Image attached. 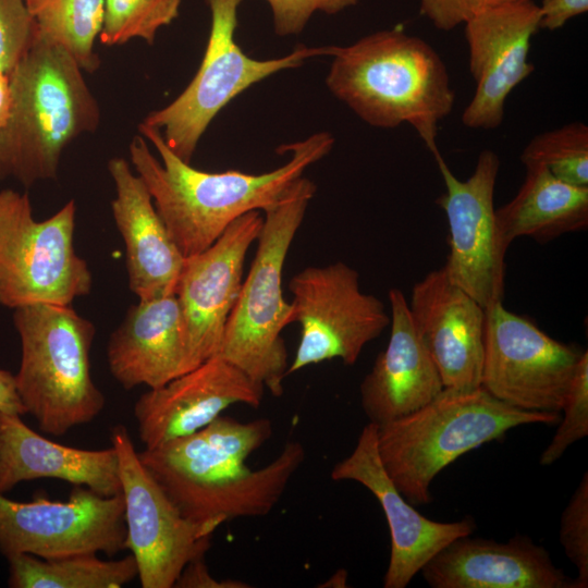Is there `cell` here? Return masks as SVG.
Listing matches in <instances>:
<instances>
[{
  "label": "cell",
  "instance_id": "6da1fadb",
  "mask_svg": "<svg viewBox=\"0 0 588 588\" xmlns=\"http://www.w3.org/2000/svg\"><path fill=\"white\" fill-rule=\"evenodd\" d=\"M130 144L136 174L148 188L157 212L184 257L209 247L238 217L269 208L311 164L332 149L328 132L283 145V166L261 174L236 170L206 172L180 159L160 131L140 123Z\"/></svg>",
  "mask_w": 588,
  "mask_h": 588
},
{
  "label": "cell",
  "instance_id": "7a4b0ae2",
  "mask_svg": "<svg viewBox=\"0 0 588 588\" xmlns=\"http://www.w3.org/2000/svg\"><path fill=\"white\" fill-rule=\"evenodd\" d=\"M326 84L363 121L393 128L407 123L433 157L439 123L452 111L455 91L439 53L400 28L333 46Z\"/></svg>",
  "mask_w": 588,
  "mask_h": 588
},
{
  "label": "cell",
  "instance_id": "3957f363",
  "mask_svg": "<svg viewBox=\"0 0 588 588\" xmlns=\"http://www.w3.org/2000/svg\"><path fill=\"white\" fill-rule=\"evenodd\" d=\"M82 69L38 37L9 75L11 110L0 131V181L25 186L58 175L66 146L99 125V106Z\"/></svg>",
  "mask_w": 588,
  "mask_h": 588
},
{
  "label": "cell",
  "instance_id": "277c9868",
  "mask_svg": "<svg viewBox=\"0 0 588 588\" xmlns=\"http://www.w3.org/2000/svg\"><path fill=\"white\" fill-rule=\"evenodd\" d=\"M560 414L527 412L495 399L481 385L444 388L417 411L378 427L381 463L413 505L431 501L430 485L448 465L520 425L555 424Z\"/></svg>",
  "mask_w": 588,
  "mask_h": 588
},
{
  "label": "cell",
  "instance_id": "5b68a950",
  "mask_svg": "<svg viewBox=\"0 0 588 588\" xmlns=\"http://www.w3.org/2000/svg\"><path fill=\"white\" fill-rule=\"evenodd\" d=\"M316 185L295 180L264 210L250 270L226 321L219 355L264 385L273 396L283 394L289 354L282 330L292 319L291 303L283 298L282 271Z\"/></svg>",
  "mask_w": 588,
  "mask_h": 588
},
{
  "label": "cell",
  "instance_id": "8992f818",
  "mask_svg": "<svg viewBox=\"0 0 588 588\" xmlns=\"http://www.w3.org/2000/svg\"><path fill=\"white\" fill-rule=\"evenodd\" d=\"M13 310L21 341L14 376L26 413L42 432L57 437L95 419L105 396L90 373L94 323L70 305L42 303Z\"/></svg>",
  "mask_w": 588,
  "mask_h": 588
},
{
  "label": "cell",
  "instance_id": "52a82bcc",
  "mask_svg": "<svg viewBox=\"0 0 588 588\" xmlns=\"http://www.w3.org/2000/svg\"><path fill=\"white\" fill-rule=\"evenodd\" d=\"M75 217L71 199L37 221L26 193L0 191V305H71L90 292L91 272L74 247Z\"/></svg>",
  "mask_w": 588,
  "mask_h": 588
},
{
  "label": "cell",
  "instance_id": "ba28073f",
  "mask_svg": "<svg viewBox=\"0 0 588 588\" xmlns=\"http://www.w3.org/2000/svg\"><path fill=\"white\" fill-rule=\"evenodd\" d=\"M244 1L206 0L211 26L196 75L179 97L151 111L142 122L158 128L167 146L187 163L210 122L233 98L277 72L297 68L313 57L332 54L333 46H298L281 58L248 57L234 37L237 10Z\"/></svg>",
  "mask_w": 588,
  "mask_h": 588
},
{
  "label": "cell",
  "instance_id": "9c48e42d",
  "mask_svg": "<svg viewBox=\"0 0 588 588\" xmlns=\"http://www.w3.org/2000/svg\"><path fill=\"white\" fill-rule=\"evenodd\" d=\"M124 499L125 543L143 588H172L184 567L205 558L218 527L186 518L139 458L128 430L111 429Z\"/></svg>",
  "mask_w": 588,
  "mask_h": 588
},
{
  "label": "cell",
  "instance_id": "30bf717a",
  "mask_svg": "<svg viewBox=\"0 0 588 588\" xmlns=\"http://www.w3.org/2000/svg\"><path fill=\"white\" fill-rule=\"evenodd\" d=\"M289 290L291 322L301 326V336L287 375L334 358L354 365L390 326L383 303L362 292L358 272L342 261L306 267L292 277Z\"/></svg>",
  "mask_w": 588,
  "mask_h": 588
},
{
  "label": "cell",
  "instance_id": "8fae6325",
  "mask_svg": "<svg viewBox=\"0 0 588 588\" xmlns=\"http://www.w3.org/2000/svg\"><path fill=\"white\" fill-rule=\"evenodd\" d=\"M485 309L480 385L512 407L560 414L584 351L552 339L502 302Z\"/></svg>",
  "mask_w": 588,
  "mask_h": 588
},
{
  "label": "cell",
  "instance_id": "7c38bea8",
  "mask_svg": "<svg viewBox=\"0 0 588 588\" xmlns=\"http://www.w3.org/2000/svg\"><path fill=\"white\" fill-rule=\"evenodd\" d=\"M122 492L103 497L74 486L66 501L35 495L19 502L0 492V552L57 559L101 552L114 556L125 543Z\"/></svg>",
  "mask_w": 588,
  "mask_h": 588
},
{
  "label": "cell",
  "instance_id": "4fadbf2b",
  "mask_svg": "<svg viewBox=\"0 0 588 588\" xmlns=\"http://www.w3.org/2000/svg\"><path fill=\"white\" fill-rule=\"evenodd\" d=\"M434 160L445 185L437 204L449 223L450 253L443 269L454 284L487 308L503 299L509 247L493 204L499 156L491 149L482 150L465 181L453 174L441 154Z\"/></svg>",
  "mask_w": 588,
  "mask_h": 588
},
{
  "label": "cell",
  "instance_id": "5bb4252c",
  "mask_svg": "<svg viewBox=\"0 0 588 588\" xmlns=\"http://www.w3.org/2000/svg\"><path fill=\"white\" fill-rule=\"evenodd\" d=\"M264 222L258 210L234 220L205 250L185 257L175 295L180 305L187 371L220 350L238 298L246 254Z\"/></svg>",
  "mask_w": 588,
  "mask_h": 588
},
{
  "label": "cell",
  "instance_id": "9a60e30c",
  "mask_svg": "<svg viewBox=\"0 0 588 588\" xmlns=\"http://www.w3.org/2000/svg\"><path fill=\"white\" fill-rule=\"evenodd\" d=\"M539 21V5L522 0L488 8L464 23L469 71L476 82L462 114L465 126L494 130L501 125L509 95L535 70L528 53Z\"/></svg>",
  "mask_w": 588,
  "mask_h": 588
},
{
  "label": "cell",
  "instance_id": "2e32d148",
  "mask_svg": "<svg viewBox=\"0 0 588 588\" xmlns=\"http://www.w3.org/2000/svg\"><path fill=\"white\" fill-rule=\"evenodd\" d=\"M378 426L368 422L354 450L334 465L331 478L352 480L367 488L385 515L391 551L384 588H404L438 552L458 537L470 535L475 523L467 517L457 522H436L418 513L387 474L377 448Z\"/></svg>",
  "mask_w": 588,
  "mask_h": 588
},
{
  "label": "cell",
  "instance_id": "e0dca14e",
  "mask_svg": "<svg viewBox=\"0 0 588 588\" xmlns=\"http://www.w3.org/2000/svg\"><path fill=\"white\" fill-rule=\"evenodd\" d=\"M264 393L262 384L217 354L138 397L134 416L139 439L152 449L192 434L232 405L258 407Z\"/></svg>",
  "mask_w": 588,
  "mask_h": 588
},
{
  "label": "cell",
  "instance_id": "ac0fdd59",
  "mask_svg": "<svg viewBox=\"0 0 588 588\" xmlns=\"http://www.w3.org/2000/svg\"><path fill=\"white\" fill-rule=\"evenodd\" d=\"M407 303L415 331L444 388L480 387L486 309L454 284L443 267L417 282Z\"/></svg>",
  "mask_w": 588,
  "mask_h": 588
},
{
  "label": "cell",
  "instance_id": "d6986e66",
  "mask_svg": "<svg viewBox=\"0 0 588 588\" xmlns=\"http://www.w3.org/2000/svg\"><path fill=\"white\" fill-rule=\"evenodd\" d=\"M272 434L262 417L247 422L220 415L205 428L152 449L139 458L174 504L248 469L247 457Z\"/></svg>",
  "mask_w": 588,
  "mask_h": 588
},
{
  "label": "cell",
  "instance_id": "ffe728a7",
  "mask_svg": "<svg viewBox=\"0 0 588 588\" xmlns=\"http://www.w3.org/2000/svg\"><path fill=\"white\" fill-rule=\"evenodd\" d=\"M432 588H577L527 537L507 542L458 537L420 571Z\"/></svg>",
  "mask_w": 588,
  "mask_h": 588
},
{
  "label": "cell",
  "instance_id": "44dd1931",
  "mask_svg": "<svg viewBox=\"0 0 588 588\" xmlns=\"http://www.w3.org/2000/svg\"><path fill=\"white\" fill-rule=\"evenodd\" d=\"M108 170L115 187L111 209L123 238L128 286L139 301L175 294L185 257L130 163L115 157Z\"/></svg>",
  "mask_w": 588,
  "mask_h": 588
},
{
  "label": "cell",
  "instance_id": "7402d4cb",
  "mask_svg": "<svg viewBox=\"0 0 588 588\" xmlns=\"http://www.w3.org/2000/svg\"><path fill=\"white\" fill-rule=\"evenodd\" d=\"M390 339L360 383V404L379 426L408 415L443 389L439 370L417 335L408 303L399 289L389 291Z\"/></svg>",
  "mask_w": 588,
  "mask_h": 588
},
{
  "label": "cell",
  "instance_id": "603a6c76",
  "mask_svg": "<svg viewBox=\"0 0 588 588\" xmlns=\"http://www.w3.org/2000/svg\"><path fill=\"white\" fill-rule=\"evenodd\" d=\"M111 375L125 390L159 388L187 372L183 323L175 294L139 301L107 346Z\"/></svg>",
  "mask_w": 588,
  "mask_h": 588
},
{
  "label": "cell",
  "instance_id": "cb8c5ba5",
  "mask_svg": "<svg viewBox=\"0 0 588 588\" xmlns=\"http://www.w3.org/2000/svg\"><path fill=\"white\" fill-rule=\"evenodd\" d=\"M59 479L111 497L121 492L113 446L84 450L47 439L20 415L0 413V492L36 479Z\"/></svg>",
  "mask_w": 588,
  "mask_h": 588
},
{
  "label": "cell",
  "instance_id": "d4e9b609",
  "mask_svg": "<svg viewBox=\"0 0 588 588\" xmlns=\"http://www.w3.org/2000/svg\"><path fill=\"white\" fill-rule=\"evenodd\" d=\"M526 176L517 194L495 209L504 243L531 237L550 242L588 226V186H577L555 177L546 167L526 166Z\"/></svg>",
  "mask_w": 588,
  "mask_h": 588
},
{
  "label": "cell",
  "instance_id": "484cf974",
  "mask_svg": "<svg viewBox=\"0 0 588 588\" xmlns=\"http://www.w3.org/2000/svg\"><path fill=\"white\" fill-rule=\"evenodd\" d=\"M12 588H121L137 577L132 554L102 560L97 553L41 559L20 553L7 558Z\"/></svg>",
  "mask_w": 588,
  "mask_h": 588
},
{
  "label": "cell",
  "instance_id": "4316f807",
  "mask_svg": "<svg viewBox=\"0 0 588 588\" xmlns=\"http://www.w3.org/2000/svg\"><path fill=\"white\" fill-rule=\"evenodd\" d=\"M37 37L68 51L88 73L100 64L94 51L105 20V0H25Z\"/></svg>",
  "mask_w": 588,
  "mask_h": 588
},
{
  "label": "cell",
  "instance_id": "83f0119b",
  "mask_svg": "<svg viewBox=\"0 0 588 588\" xmlns=\"http://www.w3.org/2000/svg\"><path fill=\"white\" fill-rule=\"evenodd\" d=\"M526 166L546 167L555 177L588 186V126L572 122L531 138L520 155Z\"/></svg>",
  "mask_w": 588,
  "mask_h": 588
},
{
  "label": "cell",
  "instance_id": "f1b7e54d",
  "mask_svg": "<svg viewBox=\"0 0 588 588\" xmlns=\"http://www.w3.org/2000/svg\"><path fill=\"white\" fill-rule=\"evenodd\" d=\"M181 1L105 0L101 42L114 46L140 38L154 44L157 32L177 17Z\"/></svg>",
  "mask_w": 588,
  "mask_h": 588
},
{
  "label": "cell",
  "instance_id": "f546056e",
  "mask_svg": "<svg viewBox=\"0 0 588 588\" xmlns=\"http://www.w3.org/2000/svg\"><path fill=\"white\" fill-rule=\"evenodd\" d=\"M564 417L552 440L541 453L539 463L549 466L556 462L576 441L588 434V352L584 351L562 408Z\"/></svg>",
  "mask_w": 588,
  "mask_h": 588
},
{
  "label": "cell",
  "instance_id": "4dcf8cb0",
  "mask_svg": "<svg viewBox=\"0 0 588 588\" xmlns=\"http://www.w3.org/2000/svg\"><path fill=\"white\" fill-rule=\"evenodd\" d=\"M560 542L577 568V588L588 586V474L585 473L561 517Z\"/></svg>",
  "mask_w": 588,
  "mask_h": 588
},
{
  "label": "cell",
  "instance_id": "1f68e13d",
  "mask_svg": "<svg viewBox=\"0 0 588 588\" xmlns=\"http://www.w3.org/2000/svg\"><path fill=\"white\" fill-rule=\"evenodd\" d=\"M37 37L25 0H0V72L10 75Z\"/></svg>",
  "mask_w": 588,
  "mask_h": 588
},
{
  "label": "cell",
  "instance_id": "d6a6232c",
  "mask_svg": "<svg viewBox=\"0 0 588 588\" xmlns=\"http://www.w3.org/2000/svg\"><path fill=\"white\" fill-rule=\"evenodd\" d=\"M270 5L274 30L280 36L299 34L316 12L336 14L359 0H266Z\"/></svg>",
  "mask_w": 588,
  "mask_h": 588
},
{
  "label": "cell",
  "instance_id": "836d02e7",
  "mask_svg": "<svg viewBox=\"0 0 588 588\" xmlns=\"http://www.w3.org/2000/svg\"><path fill=\"white\" fill-rule=\"evenodd\" d=\"M522 0H419V13L436 28L449 32L482 10Z\"/></svg>",
  "mask_w": 588,
  "mask_h": 588
},
{
  "label": "cell",
  "instance_id": "e575fe53",
  "mask_svg": "<svg viewBox=\"0 0 588 588\" xmlns=\"http://www.w3.org/2000/svg\"><path fill=\"white\" fill-rule=\"evenodd\" d=\"M539 11V29L554 32L571 19L586 13L588 0H542Z\"/></svg>",
  "mask_w": 588,
  "mask_h": 588
},
{
  "label": "cell",
  "instance_id": "d590c367",
  "mask_svg": "<svg viewBox=\"0 0 588 588\" xmlns=\"http://www.w3.org/2000/svg\"><path fill=\"white\" fill-rule=\"evenodd\" d=\"M174 587L180 588H249L250 585L237 579L219 580L206 565L204 558L189 562L182 571Z\"/></svg>",
  "mask_w": 588,
  "mask_h": 588
},
{
  "label": "cell",
  "instance_id": "8d00e7d4",
  "mask_svg": "<svg viewBox=\"0 0 588 588\" xmlns=\"http://www.w3.org/2000/svg\"><path fill=\"white\" fill-rule=\"evenodd\" d=\"M0 413L20 416L26 414L16 390L15 376L4 369H0Z\"/></svg>",
  "mask_w": 588,
  "mask_h": 588
},
{
  "label": "cell",
  "instance_id": "74e56055",
  "mask_svg": "<svg viewBox=\"0 0 588 588\" xmlns=\"http://www.w3.org/2000/svg\"><path fill=\"white\" fill-rule=\"evenodd\" d=\"M11 110L10 78L0 72V131L7 124Z\"/></svg>",
  "mask_w": 588,
  "mask_h": 588
},
{
  "label": "cell",
  "instance_id": "f35d334b",
  "mask_svg": "<svg viewBox=\"0 0 588 588\" xmlns=\"http://www.w3.org/2000/svg\"><path fill=\"white\" fill-rule=\"evenodd\" d=\"M347 572L343 568L338 569L331 577L319 587L323 588H344L347 587Z\"/></svg>",
  "mask_w": 588,
  "mask_h": 588
}]
</instances>
